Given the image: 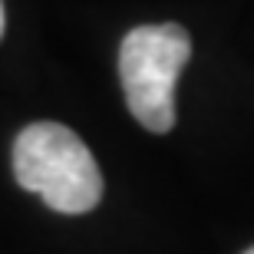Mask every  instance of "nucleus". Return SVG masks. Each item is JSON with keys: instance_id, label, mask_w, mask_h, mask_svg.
<instances>
[{"instance_id": "obj_1", "label": "nucleus", "mask_w": 254, "mask_h": 254, "mask_svg": "<svg viewBox=\"0 0 254 254\" xmlns=\"http://www.w3.org/2000/svg\"><path fill=\"white\" fill-rule=\"evenodd\" d=\"M13 175L60 215L93 211L103 198V175L93 152L73 129L33 123L13 142Z\"/></svg>"}, {"instance_id": "obj_2", "label": "nucleus", "mask_w": 254, "mask_h": 254, "mask_svg": "<svg viewBox=\"0 0 254 254\" xmlns=\"http://www.w3.org/2000/svg\"><path fill=\"white\" fill-rule=\"evenodd\" d=\"M191 57V40L179 23H149L126 33L119 47V79L129 113L149 132L175 126V83Z\"/></svg>"}, {"instance_id": "obj_3", "label": "nucleus", "mask_w": 254, "mask_h": 254, "mask_svg": "<svg viewBox=\"0 0 254 254\" xmlns=\"http://www.w3.org/2000/svg\"><path fill=\"white\" fill-rule=\"evenodd\" d=\"M0 37H3V3H0Z\"/></svg>"}, {"instance_id": "obj_4", "label": "nucleus", "mask_w": 254, "mask_h": 254, "mask_svg": "<svg viewBox=\"0 0 254 254\" xmlns=\"http://www.w3.org/2000/svg\"><path fill=\"white\" fill-rule=\"evenodd\" d=\"M245 254H254V248H251V251H245Z\"/></svg>"}]
</instances>
